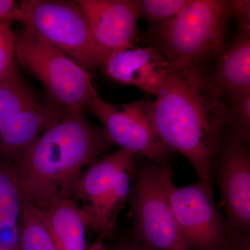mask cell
Segmentation results:
<instances>
[{"label":"cell","mask_w":250,"mask_h":250,"mask_svg":"<svg viewBox=\"0 0 250 250\" xmlns=\"http://www.w3.org/2000/svg\"><path fill=\"white\" fill-rule=\"evenodd\" d=\"M170 62L155 100L146 101L148 118L161 141L190 162L199 182L213 194L212 177L222 135L229 125V107L200 67Z\"/></svg>","instance_id":"cell-1"},{"label":"cell","mask_w":250,"mask_h":250,"mask_svg":"<svg viewBox=\"0 0 250 250\" xmlns=\"http://www.w3.org/2000/svg\"><path fill=\"white\" fill-rule=\"evenodd\" d=\"M112 143L104 130L92 124L83 111L65 108L21 160L13 166L24 199L45 209L72 198L77 182Z\"/></svg>","instance_id":"cell-2"},{"label":"cell","mask_w":250,"mask_h":250,"mask_svg":"<svg viewBox=\"0 0 250 250\" xmlns=\"http://www.w3.org/2000/svg\"><path fill=\"white\" fill-rule=\"evenodd\" d=\"M65 108L41 98L14 64L0 80V159L14 165L55 124Z\"/></svg>","instance_id":"cell-3"},{"label":"cell","mask_w":250,"mask_h":250,"mask_svg":"<svg viewBox=\"0 0 250 250\" xmlns=\"http://www.w3.org/2000/svg\"><path fill=\"white\" fill-rule=\"evenodd\" d=\"M231 17L230 1L190 0L177 16L159 23L155 47L171 62L200 67V62L223 50L225 26Z\"/></svg>","instance_id":"cell-4"},{"label":"cell","mask_w":250,"mask_h":250,"mask_svg":"<svg viewBox=\"0 0 250 250\" xmlns=\"http://www.w3.org/2000/svg\"><path fill=\"white\" fill-rule=\"evenodd\" d=\"M15 36L16 58L40 81L56 103L84 111L98 98L89 72L62 51L26 27Z\"/></svg>","instance_id":"cell-5"},{"label":"cell","mask_w":250,"mask_h":250,"mask_svg":"<svg viewBox=\"0 0 250 250\" xmlns=\"http://www.w3.org/2000/svg\"><path fill=\"white\" fill-rule=\"evenodd\" d=\"M14 21L34 31L87 72L103 63L89 28L75 1L27 0L19 3Z\"/></svg>","instance_id":"cell-6"},{"label":"cell","mask_w":250,"mask_h":250,"mask_svg":"<svg viewBox=\"0 0 250 250\" xmlns=\"http://www.w3.org/2000/svg\"><path fill=\"white\" fill-rule=\"evenodd\" d=\"M129 198L135 233L146 250H188L171 210L161 179V164L136 170Z\"/></svg>","instance_id":"cell-7"},{"label":"cell","mask_w":250,"mask_h":250,"mask_svg":"<svg viewBox=\"0 0 250 250\" xmlns=\"http://www.w3.org/2000/svg\"><path fill=\"white\" fill-rule=\"evenodd\" d=\"M161 179L188 250H221L229 227L215 205L213 194L199 181L187 187H176L170 167L164 163L161 164Z\"/></svg>","instance_id":"cell-8"},{"label":"cell","mask_w":250,"mask_h":250,"mask_svg":"<svg viewBox=\"0 0 250 250\" xmlns=\"http://www.w3.org/2000/svg\"><path fill=\"white\" fill-rule=\"evenodd\" d=\"M100 121L111 143L152 162L163 164L172 151L158 137L148 118L146 101L111 104L99 95L86 108Z\"/></svg>","instance_id":"cell-9"},{"label":"cell","mask_w":250,"mask_h":250,"mask_svg":"<svg viewBox=\"0 0 250 250\" xmlns=\"http://www.w3.org/2000/svg\"><path fill=\"white\" fill-rule=\"evenodd\" d=\"M215 167L229 227L250 233V154L248 143L231 134L220 144Z\"/></svg>","instance_id":"cell-10"},{"label":"cell","mask_w":250,"mask_h":250,"mask_svg":"<svg viewBox=\"0 0 250 250\" xmlns=\"http://www.w3.org/2000/svg\"><path fill=\"white\" fill-rule=\"evenodd\" d=\"M75 1L88 24L103 62L109 54L133 45L141 16L136 0Z\"/></svg>","instance_id":"cell-11"},{"label":"cell","mask_w":250,"mask_h":250,"mask_svg":"<svg viewBox=\"0 0 250 250\" xmlns=\"http://www.w3.org/2000/svg\"><path fill=\"white\" fill-rule=\"evenodd\" d=\"M170 65L156 47L131 45L109 54L101 66L112 80L156 95L166 82Z\"/></svg>","instance_id":"cell-12"},{"label":"cell","mask_w":250,"mask_h":250,"mask_svg":"<svg viewBox=\"0 0 250 250\" xmlns=\"http://www.w3.org/2000/svg\"><path fill=\"white\" fill-rule=\"evenodd\" d=\"M138 156L126 149H119L94 163L81 176L74 195L82 203L80 207L89 219L90 228L92 218L111 193L120 172L137 166Z\"/></svg>","instance_id":"cell-13"},{"label":"cell","mask_w":250,"mask_h":250,"mask_svg":"<svg viewBox=\"0 0 250 250\" xmlns=\"http://www.w3.org/2000/svg\"><path fill=\"white\" fill-rule=\"evenodd\" d=\"M39 213L57 250H86L85 231L89 219L73 198L61 200Z\"/></svg>","instance_id":"cell-14"},{"label":"cell","mask_w":250,"mask_h":250,"mask_svg":"<svg viewBox=\"0 0 250 250\" xmlns=\"http://www.w3.org/2000/svg\"><path fill=\"white\" fill-rule=\"evenodd\" d=\"M215 85L231 96L250 93V39L240 36L224 52L217 68Z\"/></svg>","instance_id":"cell-15"},{"label":"cell","mask_w":250,"mask_h":250,"mask_svg":"<svg viewBox=\"0 0 250 250\" xmlns=\"http://www.w3.org/2000/svg\"><path fill=\"white\" fill-rule=\"evenodd\" d=\"M23 200L14 167L0 159V228L19 223Z\"/></svg>","instance_id":"cell-16"},{"label":"cell","mask_w":250,"mask_h":250,"mask_svg":"<svg viewBox=\"0 0 250 250\" xmlns=\"http://www.w3.org/2000/svg\"><path fill=\"white\" fill-rule=\"evenodd\" d=\"M21 250H57L39 210L24 199L21 207Z\"/></svg>","instance_id":"cell-17"},{"label":"cell","mask_w":250,"mask_h":250,"mask_svg":"<svg viewBox=\"0 0 250 250\" xmlns=\"http://www.w3.org/2000/svg\"><path fill=\"white\" fill-rule=\"evenodd\" d=\"M230 109L231 134L249 143L250 138V93L231 96Z\"/></svg>","instance_id":"cell-18"},{"label":"cell","mask_w":250,"mask_h":250,"mask_svg":"<svg viewBox=\"0 0 250 250\" xmlns=\"http://www.w3.org/2000/svg\"><path fill=\"white\" fill-rule=\"evenodd\" d=\"M190 0H137L141 15L156 22H162L177 16Z\"/></svg>","instance_id":"cell-19"},{"label":"cell","mask_w":250,"mask_h":250,"mask_svg":"<svg viewBox=\"0 0 250 250\" xmlns=\"http://www.w3.org/2000/svg\"><path fill=\"white\" fill-rule=\"evenodd\" d=\"M10 19H0V80L11 70L16 63V36Z\"/></svg>","instance_id":"cell-20"},{"label":"cell","mask_w":250,"mask_h":250,"mask_svg":"<svg viewBox=\"0 0 250 250\" xmlns=\"http://www.w3.org/2000/svg\"><path fill=\"white\" fill-rule=\"evenodd\" d=\"M231 17L238 20L242 37L250 38V1L233 0L230 1Z\"/></svg>","instance_id":"cell-21"},{"label":"cell","mask_w":250,"mask_h":250,"mask_svg":"<svg viewBox=\"0 0 250 250\" xmlns=\"http://www.w3.org/2000/svg\"><path fill=\"white\" fill-rule=\"evenodd\" d=\"M0 250H21L20 223L0 228Z\"/></svg>","instance_id":"cell-22"},{"label":"cell","mask_w":250,"mask_h":250,"mask_svg":"<svg viewBox=\"0 0 250 250\" xmlns=\"http://www.w3.org/2000/svg\"><path fill=\"white\" fill-rule=\"evenodd\" d=\"M221 250H250V233L229 228Z\"/></svg>","instance_id":"cell-23"},{"label":"cell","mask_w":250,"mask_h":250,"mask_svg":"<svg viewBox=\"0 0 250 250\" xmlns=\"http://www.w3.org/2000/svg\"><path fill=\"white\" fill-rule=\"evenodd\" d=\"M19 4L14 0H0V19H10L14 21Z\"/></svg>","instance_id":"cell-24"},{"label":"cell","mask_w":250,"mask_h":250,"mask_svg":"<svg viewBox=\"0 0 250 250\" xmlns=\"http://www.w3.org/2000/svg\"><path fill=\"white\" fill-rule=\"evenodd\" d=\"M86 250H106L103 242V238L100 237L91 246Z\"/></svg>","instance_id":"cell-25"},{"label":"cell","mask_w":250,"mask_h":250,"mask_svg":"<svg viewBox=\"0 0 250 250\" xmlns=\"http://www.w3.org/2000/svg\"><path fill=\"white\" fill-rule=\"evenodd\" d=\"M120 250H146L143 249L141 246H135V245H131V246H127L123 247Z\"/></svg>","instance_id":"cell-26"}]
</instances>
